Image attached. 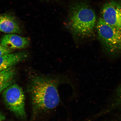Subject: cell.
Returning <instances> with one entry per match:
<instances>
[{
  "label": "cell",
  "instance_id": "4",
  "mask_svg": "<svg viewBox=\"0 0 121 121\" xmlns=\"http://www.w3.org/2000/svg\"><path fill=\"white\" fill-rule=\"evenodd\" d=\"M3 97L9 109L17 116L26 117L25 96L22 89L16 84H12L4 90Z\"/></svg>",
  "mask_w": 121,
  "mask_h": 121
},
{
  "label": "cell",
  "instance_id": "9",
  "mask_svg": "<svg viewBox=\"0 0 121 121\" xmlns=\"http://www.w3.org/2000/svg\"><path fill=\"white\" fill-rule=\"evenodd\" d=\"M15 74L13 67L0 72V93L13 84Z\"/></svg>",
  "mask_w": 121,
  "mask_h": 121
},
{
  "label": "cell",
  "instance_id": "6",
  "mask_svg": "<svg viewBox=\"0 0 121 121\" xmlns=\"http://www.w3.org/2000/svg\"><path fill=\"white\" fill-rule=\"evenodd\" d=\"M29 39L15 34H8L1 38L0 44L9 49H23L29 45Z\"/></svg>",
  "mask_w": 121,
  "mask_h": 121
},
{
  "label": "cell",
  "instance_id": "14",
  "mask_svg": "<svg viewBox=\"0 0 121 121\" xmlns=\"http://www.w3.org/2000/svg\"></svg>",
  "mask_w": 121,
  "mask_h": 121
},
{
  "label": "cell",
  "instance_id": "12",
  "mask_svg": "<svg viewBox=\"0 0 121 121\" xmlns=\"http://www.w3.org/2000/svg\"><path fill=\"white\" fill-rule=\"evenodd\" d=\"M5 119V116L0 112V121H4Z\"/></svg>",
  "mask_w": 121,
  "mask_h": 121
},
{
  "label": "cell",
  "instance_id": "7",
  "mask_svg": "<svg viewBox=\"0 0 121 121\" xmlns=\"http://www.w3.org/2000/svg\"><path fill=\"white\" fill-rule=\"evenodd\" d=\"M0 31L8 34H20L22 32L15 18L7 14L0 16Z\"/></svg>",
  "mask_w": 121,
  "mask_h": 121
},
{
  "label": "cell",
  "instance_id": "11",
  "mask_svg": "<svg viewBox=\"0 0 121 121\" xmlns=\"http://www.w3.org/2000/svg\"><path fill=\"white\" fill-rule=\"evenodd\" d=\"M116 94V99L118 103L121 104V84L118 87Z\"/></svg>",
  "mask_w": 121,
  "mask_h": 121
},
{
  "label": "cell",
  "instance_id": "2",
  "mask_svg": "<svg viewBox=\"0 0 121 121\" xmlns=\"http://www.w3.org/2000/svg\"><path fill=\"white\" fill-rule=\"evenodd\" d=\"M96 24L95 12L88 6L79 4L72 9L69 26L74 34L82 37H89L93 34Z\"/></svg>",
  "mask_w": 121,
  "mask_h": 121
},
{
  "label": "cell",
  "instance_id": "10",
  "mask_svg": "<svg viewBox=\"0 0 121 121\" xmlns=\"http://www.w3.org/2000/svg\"><path fill=\"white\" fill-rule=\"evenodd\" d=\"M12 51L11 49H9L0 44V57L11 53Z\"/></svg>",
  "mask_w": 121,
  "mask_h": 121
},
{
  "label": "cell",
  "instance_id": "8",
  "mask_svg": "<svg viewBox=\"0 0 121 121\" xmlns=\"http://www.w3.org/2000/svg\"><path fill=\"white\" fill-rule=\"evenodd\" d=\"M27 57V54L24 52L11 53L0 57V72L13 67Z\"/></svg>",
  "mask_w": 121,
  "mask_h": 121
},
{
  "label": "cell",
  "instance_id": "5",
  "mask_svg": "<svg viewBox=\"0 0 121 121\" xmlns=\"http://www.w3.org/2000/svg\"><path fill=\"white\" fill-rule=\"evenodd\" d=\"M101 16L107 23L121 29V2L112 1L106 3L102 8Z\"/></svg>",
  "mask_w": 121,
  "mask_h": 121
},
{
  "label": "cell",
  "instance_id": "13",
  "mask_svg": "<svg viewBox=\"0 0 121 121\" xmlns=\"http://www.w3.org/2000/svg\"></svg>",
  "mask_w": 121,
  "mask_h": 121
},
{
  "label": "cell",
  "instance_id": "3",
  "mask_svg": "<svg viewBox=\"0 0 121 121\" xmlns=\"http://www.w3.org/2000/svg\"><path fill=\"white\" fill-rule=\"evenodd\" d=\"M98 38L105 51L115 55L121 53V29L109 25L100 17L96 24Z\"/></svg>",
  "mask_w": 121,
  "mask_h": 121
},
{
  "label": "cell",
  "instance_id": "1",
  "mask_svg": "<svg viewBox=\"0 0 121 121\" xmlns=\"http://www.w3.org/2000/svg\"><path fill=\"white\" fill-rule=\"evenodd\" d=\"M56 82L48 78L38 77L34 78L30 92L34 109L42 111L53 109L60 102Z\"/></svg>",
  "mask_w": 121,
  "mask_h": 121
}]
</instances>
